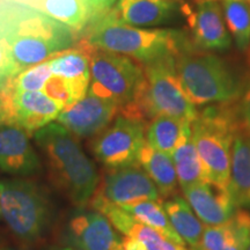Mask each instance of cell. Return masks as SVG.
<instances>
[{
    "mask_svg": "<svg viewBox=\"0 0 250 250\" xmlns=\"http://www.w3.org/2000/svg\"><path fill=\"white\" fill-rule=\"evenodd\" d=\"M76 37L66 26L29 6L0 0V39L17 76L71 49Z\"/></svg>",
    "mask_w": 250,
    "mask_h": 250,
    "instance_id": "1",
    "label": "cell"
},
{
    "mask_svg": "<svg viewBox=\"0 0 250 250\" xmlns=\"http://www.w3.org/2000/svg\"><path fill=\"white\" fill-rule=\"evenodd\" d=\"M33 136L54 186L78 208H85L98 189L100 176L76 136L59 123H50Z\"/></svg>",
    "mask_w": 250,
    "mask_h": 250,
    "instance_id": "2",
    "label": "cell"
},
{
    "mask_svg": "<svg viewBox=\"0 0 250 250\" xmlns=\"http://www.w3.org/2000/svg\"><path fill=\"white\" fill-rule=\"evenodd\" d=\"M80 40L95 48L134 59L142 65L174 56L191 43L179 30L146 29L118 22L110 13L88 23Z\"/></svg>",
    "mask_w": 250,
    "mask_h": 250,
    "instance_id": "3",
    "label": "cell"
},
{
    "mask_svg": "<svg viewBox=\"0 0 250 250\" xmlns=\"http://www.w3.org/2000/svg\"><path fill=\"white\" fill-rule=\"evenodd\" d=\"M181 87L193 105L236 102L245 85L230 65L217 55L187 45L175 57Z\"/></svg>",
    "mask_w": 250,
    "mask_h": 250,
    "instance_id": "4",
    "label": "cell"
},
{
    "mask_svg": "<svg viewBox=\"0 0 250 250\" xmlns=\"http://www.w3.org/2000/svg\"><path fill=\"white\" fill-rule=\"evenodd\" d=\"M240 130L236 102L206 105L191 122V138L208 181L228 187L233 142Z\"/></svg>",
    "mask_w": 250,
    "mask_h": 250,
    "instance_id": "5",
    "label": "cell"
},
{
    "mask_svg": "<svg viewBox=\"0 0 250 250\" xmlns=\"http://www.w3.org/2000/svg\"><path fill=\"white\" fill-rule=\"evenodd\" d=\"M144 83L136 101L120 115L147 124L158 116H169L191 122L198 115L181 87L175 68V57L169 56L143 65Z\"/></svg>",
    "mask_w": 250,
    "mask_h": 250,
    "instance_id": "6",
    "label": "cell"
},
{
    "mask_svg": "<svg viewBox=\"0 0 250 250\" xmlns=\"http://www.w3.org/2000/svg\"><path fill=\"white\" fill-rule=\"evenodd\" d=\"M0 212L12 233L24 242L44 236L54 217L45 190L26 179L0 180Z\"/></svg>",
    "mask_w": 250,
    "mask_h": 250,
    "instance_id": "7",
    "label": "cell"
},
{
    "mask_svg": "<svg viewBox=\"0 0 250 250\" xmlns=\"http://www.w3.org/2000/svg\"><path fill=\"white\" fill-rule=\"evenodd\" d=\"M77 48L89 62L88 92L114 102L118 112L131 107L145 80L143 65L126 56L95 48L81 40Z\"/></svg>",
    "mask_w": 250,
    "mask_h": 250,
    "instance_id": "8",
    "label": "cell"
},
{
    "mask_svg": "<svg viewBox=\"0 0 250 250\" xmlns=\"http://www.w3.org/2000/svg\"><path fill=\"white\" fill-rule=\"evenodd\" d=\"M146 123L117 115L92 144L95 158L107 169L138 165L140 151L146 144Z\"/></svg>",
    "mask_w": 250,
    "mask_h": 250,
    "instance_id": "9",
    "label": "cell"
},
{
    "mask_svg": "<svg viewBox=\"0 0 250 250\" xmlns=\"http://www.w3.org/2000/svg\"><path fill=\"white\" fill-rule=\"evenodd\" d=\"M93 197L116 206L162 201L155 184L139 165L108 169Z\"/></svg>",
    "mask_w": 250,
    "mask_h": 250,
    "instance_id": "10",
    "label": "cell"
},
{
    "mask_svg": "<svg viewBox=\"0 0 250 250\" xmlns=\"http://www.w3.org/2000/svg\"><path fill=\"white\" fill-rule=\"evenodd\" d=\"M89 203L94 210L108 218L117 232L123 234V250H188L186 246L171 242L155 229L140 223L120 206L112 205L96 197H92Z\"/></svg>",
    "mask_w": 250,
    "mask_h": 250,
    "instance_id": "11",
    "label": "cell"
},
{
    "mask_svg": "<svg viewBox=\"0 0 250 250\" xmlns=\"http://www.w3.org/2000/svg\"><path fill=\"white\" fill-rule=\"evenodd\" d=\"M122 240L105 215L78 210L64 226L62 243L79 250H117Z\"/></svg>",
    "mask_w": 250,
    "mask_h": 250,
    "instance_id": "12",
    "label": "cell"
},
{
    "mask_svg": "<svg viewBox=\"0 0 250 250\" xmlns=\"http://www.w3.org/2000/svg\"><path fill=\"white\" fill-rule=\"evenodd\" d=\"M5 107L6 124L23 129L34 134L57 120L64 105L42 92H14L7 87Z\"/></svg>",
    "mask_w": 250,
    "mask_h": 250,
    "instance_id": "13",
    "label": "cell"
},
{
    "mask_svg": "<svg viewBox=\"0 0 250 250\" xmlns=\"http://www.w3.org/2000/svg\"><path fill=\"white\" fill-rule=\"evenodd\" d=\"M118 115V107L109 100L87 92L83 99L62 110L57 121L80 138L98 136Z\"/></svg>",
    "mask_w": 250,
    "mask_h": 250,
    "instance_id": "14",
    "label": "cell"
},
{
    "mask_svg": "<svg viewBox=\"0 0 250 250\" xmlns=\"http://www.w3.org/2000/svg\"><path fill=\"white\" fill-rule=\"evenodd\" d=\"M197 5L193 11L188 4L181 6L187 15L193 46L203 51H225L229 49L232 42L225 24L221 5L217 1Z\"/></svg>",
    "mask_w": 250,
    "mask_h": 250,
    "instance_id": "15",
    "label": "cell"
},
{
    "mask_svg": "<svg viewBox=\"0 0 250 250\" xmlns=\"http://www.w3.org/2000/svg\"><path fill=\"white\" fill-rule=\"evenodd\" d=\"M182 191L195 214L208 226L225 224L237 211L229 189L223 184L204 181Z\"/></svg>",
    "mask_w": 250,
    "mask_h": 250,
    "instance_id": "16",
    "label": "cell"
},
{
    "mask_svg": "<svg viewBox=\"0 0 250 250\" xmlns=\"http://www.w3.org/2000/svg\"><path fill=\"white\" fill-rule=\"evenodd\" d=\"M41 168L39 155L29 134L14 125L0 126V170L17 176H27Z\"/></svg>",
    "mask_w": 250,
    "mask_h": 250,
    "instance_id": "17",
    "label": "cell"
},
{
    "mask_svg": "<svg viewBox=\"0 0 250 250\" xmlns=\"http://www.w3.org/2000/svg\"><path fill=\"white\" fill-rule=\"evenodd\" d=\"M177 8L174 0H117L109 13L118 22L142 28L168 22Z\"/></svg>",
    "mask_w": 250,
    "mask_h": 250,
    "instance_id": "18",
    "label": "cell"
},
{
    "mask_svg": "<svg viewBox=\"0 0 250 250\" xmlns=\"http://www.w3.org/2000/svg\"><path fill=\"white\" fill-rule=\"evenodd\" d=\"M250 243V213L237 210L225 224L206 226L201 247L204 250H247Z\"/></svg>",
    "mask_w": 250,
    "mask_h": 250,
    "instance_id": "19",
    "label": "cell"
},
{
    "mask_svg": "<svg viewBox=\"0 0 250 250\" xmlns=\"http://www.w3.org/2000/svg\"><path fill=\"white\" fill-rule=\"evenodd\" d=\"M54 76L67 83L71 92V104L86 95L89 88L90 70L87 56L80 49H67L49 59Z\"/></svg>",
    "mask_w": 250,
    "mask_h": 250,
    "instance_id": "20",
    "label": "cell"
},
{
    "mask_svg": "<svg viewBox=\"0 0 250 250\" xmlns=\"http://www.w3.org/2000/svg\"><path fill=\"white\" fill-rule=\"evenodd\" d=\"M228 189L237 208H250V136L242 130L233 142Z\"/></svg>",
    "mask_w": 250,
    "mask_h": 250,
    "instance_id": "21",
    "label": "cell"
},
{
    "mask_svg": "<svg viewBox=\"0 0 250 250\" xmlns=\"http://www.w3.org/2000/svg\"><path fill=\"white\" fill-rule=\"evenodd\" d=\"M138 165L155 184L161 197L171 198L177 195L180 186L170 155L153 148L146 143L140 151Z\"/></svg>",
    "mask_w": 250,
    "mask_h": 250,
    "instance_id": "22",
    "label": "cell"
},
{
    "mask_svg": "<svg viewBox=\"0 0 250 250\" xmlns=\"http://www.w3.org/2000/svg\"><path fill=\"white\" fill-rule=\"evenodd\" d=\"M36 9L81 35L89 23V15L83 0H11Z\"/></svg>",
    "mask_w": 250,
    "mask_h": 250,
    "instance_id": "23",
    "label": "cell"
},
{
    "mask_svg": "<svg viewBox=\"0 0 250 250\" xmlns=\"http://www.w3.org/2000/svg\"><path fill=\"white\" fill-rule=\"evenodd\" d=\"M190 132V122L169 116H158L146 124V143L153 148L170 155Z\"/></svg>",
    "mask_w": 250,
    "mask_h": 250,
    "instance_id": "24",
    "label": "cell"
},
{
    "mask_svg": "<svg viewBox=\"0 0 250 250\" xmlns=\"http://www.w3.org/2000/svg\"><path fill=\"white\" fill-rule=\"evenodd\" d=\"M162 204L171 226L184 243L189 245L191 248L201 247L205 227L186 199L176 195L168 198Z\"/></svg>",
    "mask_w": 250,
    "mask_h": 250,
    "instance_id": "25",
    "label": "cell"
},
{
    "mask_svg": "<svg viewBox=\"0 0 250 250\" xmlns=\"http://www.w3.org/2000/svg\"><path fill=\"white\" fill-rule=\"evenodd\" d=\"M170 158L176 169L179 186L182 190L208 181L198 152L192 142L191 132L188 133L171 152Z\"/></svg>",
    "mask_w": 250,
    "mask_h": 250,
    "instance_id": "26",
    "label": "cell"
},
{
    "mask_svg": "<svg viewBox=\"0 0 250 250\" xmlns=\"http://www.w3.org/2000/svg\"><path fill=\"white\" fill-rule=\"evenodd\" d=\"M162 201H143L131 205L120 206L131 215H133L140 223L147 225L156 232L162 234L166 239L180 246H186L179 234L171 226L169 218L162 204Z\"/></svg>",
    "mask_w": 250,
    "mask_h": 250,
    "instance_id": "27",
    "label": "cell"
},
{
    "mask_svg": "<svg viewBox=\"0 0 250 250\" xmlns=\"http://www.w3.org/2000/svg\"><path fill=\"white\" fill-rule=\"evenodd\" d=\"M224 19L239 50L250 46V2L241 0H223Z\"/></svg>",
    "mask_w": 250,
    "mask_h": 250,
    "instance_id": "28",
    "label": "cell"
},
{
    "mask_svg": "<svg viewBox=\"0 0 250 250\" xmlns=\"http://www.w3.org/2000/svg\"><path fill=\"white\" fill-rule=\"evenodd\" d=\"M51 76L49 61L43 62L19 73L11 81L8 88L14 92H43Z\"/></svg>",
    "mask_w": 250,
    "mask_h": 250,
    "instance_id": "29",
    "label": "cell"
},
{
    "mask_svg": "<svg viewBox=\"0 0 250 250\" xmlns=\"http://www.w3.org/2000/svg\"><path fill=\"white\" fill-rule=\"evenodd\" d=\"M14 77H17L14 65L9 57L4 41L0 39V90L7 88Z\"/></svg>",
    "mask_w": 250,
    "mask_h": 250,
    "instance_id": "30",
    "label": "cell"
},
{
    "mask_svg": "<svg viewBox=\"0 0 250 250\" xmlns=\"http://www.w3.org/2000/svg\"><path fill=\"white\" fill-rule=\"evenodd\" d=\"M237 109H239L241 130L250 136V80L246 85L245 90L240 98V104L237 105Z\"/></svg>",
    "mask_w": 250,
    "mask_h": 250,
    "instance_id": "31",
    "label": "cell"
},
{
    "mask_svg": "<svg viewBox=\"0 0 250 250\" xmlns=\"http://www.w3.org/2000/svg\"><path fill=\"white\" fill-rule=\"evenodd\" d=\"M89 15V22L107 14L117 0H83Z\"/></svg>",
    "mask_w": 250,
    "mask_h": 250,
    "instance_id": "32",
    "label": "cell"
},
{
    "mask_svg": "<svg viewBox=\"0 0 250 250\" xmlns=\"http://www.w3.org/2000/svg\"><path fill=\"white\" fill-rule=\"evenodd\" d=\"M43 250H79L77 248H74V247L72 246H68V245H52V246H49V247H45Z\"/></svg>",
    "mask_w": 250,
    "mask_h": 250,
    "instance_id": "33",
    "label": "cell"
},
{
    "mask_svg": "<svg viewBox=\"0 0 250 250\" xmlns=\"http://www.w3.org/2000/svg\"><path fill=\"white\" fill-rule=\"evenodd\" d=\"M7 98H8L7 88L4 89V90H0V110L5 111L6 103H7Z\"/></svg>",
    "mask_w": 250,
    "mask_h": 250,
    "instance_id": "34",
    "label": "cell"
},
{
    "mask_svg": "<svg viewBox=\"0 0 250 250\" xmlns=\"http://www.w3.org/2000/svg\"><path fill=\"white\" fill-rule=\"evenodd\" d=\"M6 124V114L4 110H0V126Z\"/></svg>",
    "mask_w": 250,
    "mask_h": 250,
    "instance_id": "35",
    "label": "cell"
},
{
    "mask_svg": "<svg viewBox=\"0 0 250 250\" xmlns=\"http://www.w3.org/2000/svg\"><path fill=\"white\" fill-rule=\"evenodd\" d=\"M196 4H202V2H206V1H217V0H195ZM241 1H248L250 2V0H241Z\"/></svg>",
    "mask_w": 250,
    "mask_h": 250,
    "instance_id": "36",
    "label": "cell"
},
{
    "mask_svg": "<svg viewBox=\"0 0 250 250\" xmlns=\"http://www.w3.org/2000/svg\"><path fill=\"white\" fill-rule=\"evenodd\" d=\"M0 250H17V249L11 248V247H6V248H0Z\"/></svg>",
    "mask_w": 250,
    "mask_h": 250,
    "instance_id": "37",
    "label": "cell"
},
{
    "mask_svg": "<svg viewBox=\"0 0 250 250\" xmlns=\"http://www.w3.org/2000/svg\"><path fill=\"white\" fill-rule=\"evenodd\" d=\"M191 250H204L202 247H196V248H191Z\"/></svg>",
    "mask_w": 250,
    "mask_h": 250,
    "instance_id": "38",
    "label": "cell"
},
{
    "mask_svg": "<svg viewBox=\"0 0 250 250\" xmlns=\"http://www.w3.org/2000/svg\"><path fill=\"white\" fill-rule=\"evenodd\" d=\"M248 50H249V52H248V61H249V65H250V46L248 48Z\"/></svg>",
    "mask_w": 250,
    "mask_h": 250,
    "instance_id": "39",
    "label": "cell"
},
{
    "mask_svg": "<svg viewBox=\"0 0 250 250\" xmlns=\"http://www.w3.org/2000/svg\"><path fill=\"white\" fill-rule=\"evenodd\" d=\"M247 250H250V243H249V246H248V249H247Z\"/></svg>",
    "mask_w": 250,
    "mask_h": 250,
    "instance_id": "40",
    "label": "cell"
},
{
    "mask_svg": "<svg viewBox=\"0 0 250 250\" xmlns=\"http://www.w3.org/2000/svg\"><path fill=\"white\" fill-rule=\"evenodd\" d=\"M117 250H123V249H122V247H121V248H118Z\"/></svg>",
    "mask_w": 250,
    "mask_h": 250,
    "instance_id": "41",
    "label": "cell"
},
{
    "mask_svg": "<svg viewBox=\"0 0 250 250\" xmlns=\"http://www.w3.org/2000/svg\"><path fill=\"white\" fill-rule=\"evenodd\" d=\"M0 218H1V212H0Z\"/></svg>",
    "mask_w": 250,
    "mask_h": 250,
    "instance_id": "42",
    "label": "cell"
},
{
    "mask_svg": "<svg viewBox=\"0 0 250 250\" xmlns=\"http://www.w3.org/2000/svg\"><path fill=\"white\" fill-rule=\"evenodd\" d=\"M174 1H180V0H174Z\"/></svg>",
    "mask_w": 250,
    "mask_h": 250,
    "instance_id": "43",
    "label": "cell"
}]
</instances>
